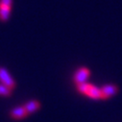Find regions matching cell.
Segmentation results:
<instances>
[{"label": "cell", "instance_id": "1", "mask_svg": "<svg viewBox=\"0 0 122 122\" xmlns=\"http://www.w3.org/2000/svg\"><path fill=\"white\" fill-rule=\"evenodd\" d=\"M77 90L83 95L87 96L90 99L93 100H99L101 99V90L96 86L89 84V83H82L79 85H76Z\"/></svg>", "mask_w": 122, "mask_h": 122}, {"label": "cell", "instance_id": "2", "mask_svg": "<svg viewBox=\"0 0 122 122\" xmlns=\"http://www.w3.org/2000/svg\"><path fill=\"white\" fill-rule=\"evenodd\" d=\"M90 70L86 67V66H81L79 67L73 74V82L76 85L82 84V83H86L88 79V77L90 76Z\"/></svg>", "mask_w": 122, "mask_h": 122}, {"label": "cell", "instance_id": "3", "mask_svg": "<svg viewBox=\"0 0 122 122\" xmlns=\"http://www.w3.org/2000/svg\"><path fill=\"white\" fill-rule=\"evenodd\" d=\"M13 0H0V20L7 21L12 11Z\"/></svg>", "mask_w": 122, "mask_h": 122}, {"label": "cell", "instance_id": "4", "mask_svg": "<svg viewBox=\"0 0 122 122\" xmlns=\"http://www.w3.org/2000/svg\"><path fill=\"white\" fill-rule=\"evenodd\" d=\"M0 83L5 85L12 90L13 88L15 87V81L13 79L9 71L5 67H2V66H0Z\"/></svg>", "mask_w": 122, "mask_h": 122}, {"label": "cell", "instance_id": "5", "mask_svg": "<svg viewBox=\"0 0 122 122\" xmlns=\"http://www.w3.org/2000/svg\"><path fill=\"white\" fill-rule=\"evenodd\" d=\"M100 90H101V100H106L115 95L118 91V88L115 85L109 84L100 87Z\"/></svg>", "mask_w": 122, "mask_h": 122}, {"label": "cell", "instance_id": "6", "mask_svg": "<svg viewBox=\"0 0 122 122\" xmlns=\"http://www.w3.org/2000/svg\"><path fill=\"white\" fill-rule=\"evenodd\" d=\"M10 115L13 119L20 120V119L27 117L28 113L26 112L23 106H17V107H15L14 109H12V111L10 112Z\"/></svg>", "mask_w": 122, "mask_h": 122}, {"label": "cell", "instance_id": "7", "mask_svg": "<svg viewBox=\"0 0 122 122\" xmlns=\"http://www.w3.org/2000/svg\"><path fill=\"white\" fill-rule=\"evenodd\" d=\"M22 106L24 107V109H25L26 112L28 113V115L36 112L41 108V104H40V102L38 100H30V101L26 102L25 104H23Z\"/></svg>", "mask_w": 122, "mask_h": 122}, {"label": "cell", "instance_id": "8", "mask_svg": "<svg viewBox=\"0 0 122 122\" xmlns=\"http://www.w3.org/2000/svg\"><path fill=\"white\" fill-rule=\"evenodd\" d=\"M12 94V89L9 88L8 86H6L5 85L0 83V96L3 97H8Z\"/></svg>", "mask_w": 122, "mask_h": 122}]
</instances>
